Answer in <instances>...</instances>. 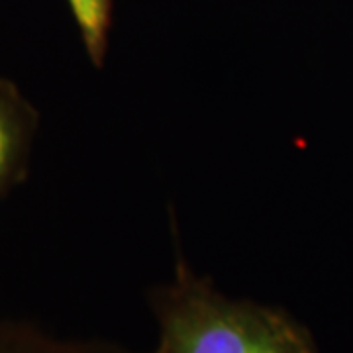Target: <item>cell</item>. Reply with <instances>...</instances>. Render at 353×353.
<instances>
[{"instance_id": "obj_1", "label": "cell", "mask_w": 353, "mask_h": 353, "mask_svg": "<svg viewBox=\"0 0 353 353\" xmlns=\"http://www.w3.org/2000/svg\"><path fill=\"white\" fill-rule=\"evenodd\" d=\"M159 328L155 353H318L310 330L285 308L230 299L176 245L173 279L148 292Z\"/></svg>"}, {"instance_id": "obj_2", "label": "cell", "mask_w": 353, "mask_h": 353, "mask_svg": "<svg viewBox=\"0 0 353 353\" xmlns=\"http://www.w3.org/2000/svg\"><path fill=\"white\" fill-rule=\"evenodd\" d=\"M38 128L36 106L16 83L0 77V196L28 179Z\"/></svg>"}, {"instance_id": "obj_3", "label": "cell", "mask_w": 353, "mask_h": 353, "mask_svg": "<svg viewBox=\"0 0 353 353\" xmlns=\"http://www.w3.org/2000/svg\"><path fill=\"white\" fill-rule=\"evenodd\" d=\"M0 353H139L106 340H61L34 324L0 318ZM155 353V352H152Z\"/></svg>"}, {"instance_id": "obj_4", "label": "cell", "mask_w": 353, "mask_h": 353, "mask_svg": "<svg viewBox=\"0 0 353 353\" xmlns=\"http://www.w3.org/2000/svg\"><path fill=\"white\" fill-rule=\"evenodd\" d=\"M67 4L90 63L101 69L110 46L114 0H67Z\"/></svg>"}]
</instances>
